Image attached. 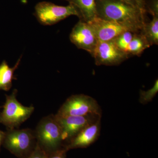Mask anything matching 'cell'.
<instances>
[{"instance_id": "cell-1", "label": "cell", "mask_w": 158, "mask_h": 158, "mask_svg": "<svg viewBox=\"0 0 158 158\" xmlns=\"http://www.w3.org/2000/svg\"><path fill=\"white\" fill-rule=\"evenodd\" d=\"M97 17L117 23L133 33H139L145 24V12L120 0H95Z\"/></svg>"}, {"instance_id": "cell-2", "label": "cell", "mask_w": 158, "mask_h": 158, "mask_svg": "<svg viewBox=\"0 0 158 158\" xmlns=\"http://www.w3.org/2000/svg\"><path fill=\"white\" fill-rule=\"evenodd\" d=\"M37 142L48 155L61 149L62 131L55 115L41 119L35 132Z\"/></svg>"}, {"instance_id": "cell-3", "label": "cell", "mask_w": 158, "mask_h": 158, "mask_svg": "<svg viewBox=\"0 0 158 158\" xmlns=\"http://www.w3.org/2000/svg\"><path fill=\"white\" fill-rule=\"evenodd\" d=\"M35 132L30 129L8 130L3 142L4 147L19 158L28 156L34 149L37 141Z\"/></svg>"}, {"instance_id": "cell-4", "label": "cell", "mask_w": 158, "mask_h": 158, "mask_svg": "<svg viewBox=\"0 0 158 158\" xmlns=\"http://www.w3.org/2000/svg\"><path fill=\"white\" fill-rule=\"evenodd\" d=\"M18 91L14 89L10 95L6 94V101L0 113V123L5 125L8 130L19 127L30 118L34 110L33 106H25L16 98Z\"/></svg>"}, {"instance_id": "cell-5", "label": "cell", "mask_w": 158, "mask_h": 158, "mask_svg": "<svg viewBox=\"0 0 158 158\" xmlns=\"http://www.w3.org/2000/svg\"><path fill=\"white\" fill-rule=\"evenodd\" d=\"M90 114L102 115L101 109L93 98L82 94L72 95L67 98L56 116L65 117L85 116Z\"/></svg>"}, {"instance_id": "cell-6", "label": "cell", "mask_w": 158, "mask_h": 158, "mask_svg": "<svg viewBox=\"0 0 158 158\" xmlns=\"http://www.w3.org/2000/svg\"><path fill=\"white\" fill-rule=\"evenodd\" d=\"M35 15L40 23L44 25H52L71 15L79 14L72 5L59 6L49 2L38 3L35 7Z\"/></svg>"}, {"instance_id": "cell-7", "label": "cell", "mask_w": 158, "mask_h": 158, "mask_svg": "<svg viewBox=\"0 0 158 158\" xmlns=\"http://www.w3.org/2000/svg\"><path fill=\"white\" fill-rule=\"evenodd\" d=\"M91 56L97 65L113 66L121 64L128 59L130 55L118 48L113 42L98 41Z\"/></svg>"}, {"instance_id": "cell-8", "label": "cell", "mask_w": 158, "mask_h": 158, "mask_svg": "<svg viewBox=\"0 0 158 158\" xmlns=\"http://www.w3.org/2000/svg\"><path fill=\"white\" fill-rule=\"evenodd\" d=\"M61 128L63 142H68L87 126L101 120L102 115L90 114L85 116L60 117L56 116Z\"/></svg>"}, {"instance_id": "cell-9", "label": "cell", "mask_w": 158, "mask_h": 158, "mask_svg": "<svg viewBox=\"0 0 158 158\" xmlns=\"http://www.w3.org/2000/svg\"><path fill=\"white\" fill-rule=\"evenodd\" d=\"M69 38L78 48L85 50L91 55L98 41L91 26L81 20L73 29Z\"/></svg>"}, {"instance_id": "cell-10", "label": "cell", "mask_w": 158, "mask_h": 158, "mask_svg": "<svg viewBox=\"0 0 158 158\" xmlns=\"http://www.w3.org/2000/svg\"><path fill=\"white\" fill-rule=\"evenodd\" d=\"M88 23L92 27L98 41H110L123 32L131 31L119 24L98 17Z\"/></svg>"}, {"instance_id": "cell-11", "label": "cell", "mask_w": 158, "mask_h": 158, "mask_svg": "<svg viewBox=\"0 0 158 158\" xmlns=\"http://www.w3.org/2000/svg\"><path fill=\"white\" fill-rule=\"evenodd\" d=\"M101 130V120L89 125L81 130L65 146L66 150L86 147L98 138Z\"/></svg>"}, {"instance_id": "cell-12", "label": "cell", "mask_w": 158, "mask_h": 158, "mask_svg": "<svg viewBox=\"0 0 158 158\" xmlns=\"http://www.w3.org/2000/svg\"><path fill=\"white\" fill-rule=\"evenodd\" d=\"M77 11L81 20L92 21L97 17L95 0H65Z\"/></svg>"}, {"instance_id": "cell-13", "label": "cell", "mask_w": 158, "mask_h": 158, "mask_svg": "<svg viewBox=\"0 0 158 158\" xmlns=\"http://www.w3.org/2000/svg\"><path fill=\"white\" fill-rule=\"evenodd\" d=\"M20 58L12 68L9 67L6 61L0 64V90L9 91L12 87V80L15 79L14 72L17 69L20 62Z\"/></svg>"}, {"instance_id": "cell-14", "label": "cell", "mask_w": 158, "mask_h": 158, "mask_svg": "<svg viewBox=\"0 0 158 158\" xmlns=\"http://www.w3.org/2000/svg\"><path fill=\"white\" fill-rule=\"evenodd\" d=\"M149 45L158 44V16H153L152 20L145 23L140 32Z\"/></svg>"}, {"instance_id": "cell-15", "label": "cell", "mask_w": 158, "mask_h": 158, "mask_svg": "<svg viewBox=\"0 0 158 158\" xmlns=\"http://www.w3.org/2000/svg\"><path fill=\"white\" fill-rule=\"evenodd\" d=\"M150 47L144 36L139 33H134V36L128 46L126 52L138 56H141L145 49Z\"/></svg>"}, {"instance_id": "cell-16", "label": "cell", "mask_w": 158, "mask_h": 158, "mask_svg": "<svg viewBox=\"0 0 158 158\" xmlns=\"http://www.w3.org/2000/svg\"><path fill=\"white\" fill-rule=\"evenodd\" d=\"M134 33L130 31H125L112 40L118 48L126 52L128 46L132 39Z\"/></svg>"}, {"instance_id": "cell-17", "label": "cell", "mask_w": 158, "mask_h": 158, "mask_svg": "<svg viewBox=\"0 0 158 158\" xmlns=\"http://www.w3.org/2000/svg\"><path fill=\"white\" fill-rule=\"evenodd\" d=\"M158 92V80H156L153 86L146 91L141 90L140 91L139 101L143 105L147 104L152 100Z\"/></svg>"}, {"instance_id": "cell-18", "label": "cell", "mask_w": 158, "mask_h": 158, "mask_svg": "<svg viewBox=\"0 0 158 158\" xmlns=\"http://www.w3.org/2000/svg\"><path fill=\"white\" fill-rule=\"evenodd\" d=\"M24 158H48V155L37 142L33 151L28 156Z\"/></svg>"}, {"instance_id": "cell-19", "label": "cell", "mask_w": 158, "mask_h": 158, "mask_svg": "<svg viewBox=\"0 0 158 158\" xmlns=\"http://www.w3.org/2000/svg\"><path fill=\"white\" fill-rule=\"evenodd\" d=\"M146 11H148L153 16H158V0H151L148 6Z\"/></svg>"}, {"instance_id": "cell-20", "label": "cell", "mask_w": 158, "mask_h": 158, "mask_svg": "<svg viewBox=\"0 0 158 158\" xmlns=\"http://www.w3.org/2000/svg\"><path fill=\"white\" fill-rule=\"evenodd\" d=\"M67 151L65 148L58 150L48 155V158H65V152Z\"/></svg>"}, {"instance_id": "cell-21", "label": "cell", "mask_w": 158, "mask_h": 158, "mask_svg": "<svg viewBox=\"0 0 158 158\" xmlns=\"http://www.w3.org/2000/svg\"><path fill=\"white\" fill-rule=\"evenodd\" d=\"M120 1H122V2H124L127 3V4H129V5H131V6L138 7V8L141 9H140V7H139L138 0H120Z\"/></svg>"}, {"instance_id": "cell-22", "label": "cell", "mask_w": 158, "mask_h": 158, "mask_svg": "<svg viewBox=\"0 0 158 158\" xmlns=\"http://www.w3.org/2000/svg\"><path fill=\"white\" fill-rule=\"evenodd\" d=\"M138 4L140 9L146 13V9H145V0H138Z\"/></svg>"}, {"instance_id": "cell-23", "label": "cell", "mask_w": 158, "mask_h": 158, "mask_svg": "<svg viewBox=\"0 0 158 158\" xmlns=\"http://www.w3.org/2000/svg\"><path fill=\"white\" fill-rule=\"evenodd\" d=\"M6 132L2 131L0 130V149H1V145L3 144L4 138H5Z\"/></svg>"}, {"instance_id": "cell-24", "label": "cell", "mask_w": 158, "mask_h": 158, "mask_svg": "<svg viewBox=\"0 0 158 158\" xmlns=\"http://www.w3.org/2000/svg\"><path fill=\"white\" fill-rule=\"evenodd\" d=\"M3 108V106H0V109H1V108Z\"/></svg>"}]
</instances>
